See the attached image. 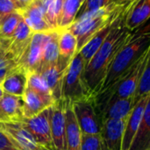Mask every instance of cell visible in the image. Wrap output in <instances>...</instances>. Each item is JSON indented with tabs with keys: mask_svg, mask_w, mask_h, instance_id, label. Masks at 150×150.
<instances>
[{
	"mask_svg": "<svg viewBox=\"0 0 150 150\" xmlns=\"http://www.w3.org/2000/svg\"><path fill=\"white\" fill-rule=\"evenodd\" d=\"M131 4L123 6L114 20L113 27L109 35L85 66L84 79L92 97L99 93L112 60L132 34L125 23L127 9Z\"/></svg>",
	"mask_w": 150,
	"mask_h": 150,
	"instance_id": "cell-1",
	"label": "cell"
},
{
	"mask_svg": "<svg viewBox=\"0 0 150 150\" xmlns=\"http://www.w3.org/2000/svg\"><path fill=\"white\" fill-rule=\"evenodd\" d=\"M149 47L150 27H145V28H142L141 27L132 32L112 60L98 94L113 86L137 63Z\"/></svg>",
	"mask_w": 150,
	"mask_h": 150,
	"instance_id": "cell-2",
	"label": "cell"
},
{
	"mask_svg": "<svg viewBox=\"0 0 150 150\" xmlns=\"http://www.w3.org/2000/svg\"><path fill=\"white\" fill-rule=\"evenodd\" d=\"M85 62L79 52H77L71 60L63 80L62 100L69 104L91 96L89 93L85 79L84 70Z\"/></svg>",
	"mask_w": 150,
	"mask_h": 150,
	"instance_id": "cell-3",
	"label": "cell"
},
{
	"mask_svg": "<svg viewBox=\"0 0 150 150\" xmlns=\"http://www.w3.org/2000/svg\"><path fill=\"white\" fill-rule=\"evenodd\" d=\"M94 100L100 125L106 120L127 119L135 105L133 98L123 99L104 94L96 95Z\"/></svg>",
	"mask_w": 150,
	"mask_h": 150,
	"instance_id": "cell-4",
	"label": "cell"
},
{
	"mask_svg": "<svg viewBox=\"0 0 150 150\" xmlns=\"http://www.w3.org/2000/svg\"><path fill=\"white\" fill-rule=\"evenodd\" d=\"M149 50V48L143 54V56L137 61V63L134 64L131 67V69L127 73H125L113 86H112L109 89L100 94L112 95L123 99L133 98L134 100V95L137 91L138 85L147 62Z\"/></svg>",
	"mask_w": 150,
	"mask_h": 150,
	"instance_id": "cell-5",
	"label": "cell"
},
{
	"mask_svg": "<svg viewBox=\"0 0 150 150\" xmlns=\"http://www.w3.org/2000/svg\"><path fill=\"white\" fill-rule=\"evenodd\" d=\"M71 105L82 134L100 133V121L97 113L94 97H85Z\"/></svg>",
	"mask_w": 150,
	"mask_h": 150,
	"instance_id": "cell-6",
	"label": "cell"
},
{
	"mask_svg": "<svg viewBox=\"0 0 150 150\" xmlns=\"http://www.w3.org/2000/svg\"><path fill=\"white\" fill-rule=\"evenodd\" d=\"M51 107L31 118H23L20 125L33 136L38 145L52 149L50 128Z\"/></svg>",
	"mask_w": 150,
	"mask_h": 150,
	"instance_id": "cell-7",
	"label": "cell"
},
{
	"mask_svg": "<svg viewBox=\"0 0 150 150\" xmlns=\"http://www.w3.org/2000/svg\"><path fill=\"white\" fill-rule=\"evenodd\" d=\"M34 32L22 19L10 40H0L2 50L18 65V61L28 48Z\"/></svg>",
	"mask_w": 150,
	"mask_h": 150,
	"instance_id": "cell-8",
	"label": "cell"
},
{
	"mask_svg": "<svg viewBox=\"0 0 150 150\" xmlns=\"http://www.w3.org/2000/svg\"><path fill=\"white\" fill-rule=\"evenodd\" d=\"M53 32L34 33L28 48L18 61V66L24 69L27 73L35 72L40 62L44 49L49 42Z\"/></svg>",
	"mask_w": 150,
	"mask_h": 150,
	"instance_id": "cell-9",
	"label": "cell"
},
{
	"mask_svg": "<svg viewBox=\"0 0 150 150\" xmlns=\"http://www.w3.org/2000/svg\"><path fill=\"white\" fill-rule=\"evenodd\" d=\"M65 102L61 100L51 107L50 128L52 150L66 149V118Z\"/></svg>",
	"mask_w": 150,
	"mask_h": 150,
	"instance_id": "cell-10",
	"label": "cell"
},
{
	"mask_svg": "<svg viewBox=\"0 0 150 150\" xmlns=\"http://www.w3.org/2000/svg\"><path fill=\"white\" fill-rule=\"evenodd\" d=\"M22 114L24 118L35 117L55 103L53 97L43 95L27 87L22 95Z\"/></svg>",
	"mask_w": 150,
	"mask_h": 150,
	"instance_id": "cell-11",
	"label": "cell"
},
{
	"mask_svg": "<svg viewBox=\"0 0 150 150\" xmlns=\"http://www.w3.org/2000/svg\"><path fill=\"white\" fill-rule=\"evenodd\" d=\"M126 120H106L100 125L103 150H121Z\"/></svg>",
	"mask_w": 150,
	"mask_h": 150,
	"instance_id": "cell-12",
	"label": "cell"
},
{
	"mask_svg": "<svg viewBox=\"0 0 150 150\" xmlns=\"http://www.w3.org/2000/svg\"><path fill=\"white\" fill-rule=\"evenodd\" d=\"M69 64V62L59 58L56 65L47 69L41 73L55 103L62 100L63 80Z\"/></svg>",
	"mask_w": 150,
	"mask_h": 150,
	"instance_id": "cell-13",
	"label": "cell"
},
{
	"mask_svg": "<svg viewBox=\"0 0 150 150\" xmlns=\"http://www.w3.org/2000/svg\"><path fill=\"white\" fill-rule=\"evenodd\" d=\"M150 95H148L142 99H140L135 105L134 106V109L132 110L128 118L127 119L124 133H123V140H122V149L121 150H129L131 148V145L135 138V135L138 132L149 97Z\"/></svg>",
	"mask_w": 150,
	"mask_h": 150,
	"instance_id": "cell-14",
	"label": "cell"
},
{
	"mask_svg": "<svg viewBox=\"0 0 150 150\" xmlns=\"http://www.w3.org/2000/svg\"><path fill=\"white\" fill-rule=\"evenodd\" d=\"M22 105V96L4 93L0 100V123H20L24 118Z\"/></svg>",
	"mask_w": 150,
	"mask_h": 150,
	"instance_id": "cell-15",
	"label": "cell"
},
{
	"mask_svg": "<svg viewBox=\"0 0 150 150\" xmlns=\"http://www.w3.org/2000/svg\"><path fill=\"white\" fill-rule=\"evenodd\" d=\"M150 19V0H134L126 15V27L131 32L140 28Z\"/></svg>",
	"mask_w": 150,
	"mask_h": 150,
	"instance_id": "cell-16",
	"label": "cell"
},
{
	"mask_svg": "<svg viewBox=\"0 0 150 150\" xmlns=\"http://www.w3.org/2000/svg\"><path fill=\"white\" fill-rule=\"evenodd\" d=\"M0 128H2L16 146L20 150H37L38 144L33 138V136L20 125L0 123Z\"/></svg>",
	"mask_w": 150,
	"mask_h": 150,
	"instance_id": "cell-17",
	"label": "cell"
},
{
	"mask_svg": "<svg viewBox=\"0 0 150 150\" xmlns=\"http://www.w3.org/2000/svg\"><path fill=\"white\" fill-rule=\"evenodd\" d=\"M66 149L81 150L82 132L76 118L71 104L66 103Z\"/></svg>",
	"mask_w": 150,
	"mask_h": 150,
	"instance_id": "cell-18",
	"label": "cell"
},
{
	"mask_svg": "<svg viewBox=\"0 0 150 150\" xmlns=\"http://www.w3.org/2000/svg\"><path fill=\"white\" fill-rule=\"evenodd\" d=\"M20 13L25 22L34 33H47L54 31L47 23L44 13L34 3L32 2L22 11H20Z\"/></svg>",
	"mask_w": 150,
	"mask_h": 150,
	"instance_id": "cell-19",
	"label": "cell"
},
{
	"mask_svg": "<svg viewBox=\"0 0 150 150\" xmlns=\"http://www.w3.org/2000/svg\"><path fill=\"white\" fill-rule=\"evenodd\" d=\"M27 84V72L17 66L1 82V87L4 93L12 95L22 96Z\"/></svg>",
	"mask_w": 150,
	"mask_h": 150,
	"instance_id": "cell-20",
	"label": "cell"
},
{
	"mask_svg": "<svg viewBox=\"0 0 150 150\" xmlns=\"http://www.w3.org/2000/svg\"><path fill=\"white\" fill-rule=\"evenodd\" d=\"M59 36L60 30L53 32L49 42L47 43L40 62L35 71L38 73H42L47 69L56 65L59 59Z\"/></svg>",
	"mask_w": 150,
	"mask_h": 150,
	"instance_id": "cell-21",
	"label": "cell"
},
{
	"mask_svg": "<svg viewBox=\"0 0 150 150\" xmlns=\"http://www.w3.org/2000/svg\"><path fill=\"white\" fill-rule=\"evenodd\" d=\"M129 150H150V95L138 132Z\"/></svg>",
	"mask_w": 150,
	"mask_h": 150,
	"instance_id": "cell-22",
	"label": "cell"
},
{
	"mask_svg": "<svg viewBox=\"0 0 150 150\" xmlns=\"http://www.w3.org/2000/svg\"><path fill=\"white\" fill-rule=\"evenodd\" d=\"M123 8V7H122ZM121 11V10H120ZM117 18V17H116ZM115 18V19H116ZM115 20V19H114ZM114 20L111 22L110 24L106 25L105 27H103L101 30H99L79 51L81 56L83 57L85 65H87L88 63L91 61V59L93 57V56L96 54V52L99 50L101 45L104 43L107 36L109 35L110 32L112 31L113 25H114Z\"/></svg>",
	"mask_w": 150,
	"mask_h": 150,
	"instance_id": "cell-23",
	"label": "cell"
},
{
	"mask_svg": "<svg viewBox=\"0 0 150 150\" xmlns=\"http://www.w3.org/2000/svg\"><path fill=\"white\" fill-rule=\"evenodd\" d=\"M76 53L77 40L76 36L68 29L60 30L59 58L70 63Z\"/></svg>",
	"mask_w": 150,
	"mask_h": 150,
	"instance_id": "cell-24",
	"label": "cell"
},
{
	"mask_svg": "<svg viewBox=\"0 0 150 150\" xmlns=\"http://www.w3.org/2000/svg\"><path fill=\"white\" fill-rule=\"evenodd\" d=\"M82 0H65L59 24V30L67 29L75 21L82 5Z\"/></svg>",
	"mask_w": 150,
	"mask_h": 150,
	"instance_id": "cell-25",
	"label": "cell"
},
{
	"mask_svg": "<svg viewBox=\"0 0 150 150\" xmlns=\"http://www.w3.org/2000/svg\"><path fill=\"white\" fill-rule=\"evenodd\" d=\"M23 17L20 12H13L0 17V40H10Z\"/></svg>",
	"mask_w": 150,
	"mask_h": 150,
	"instance_id": "cell-26",
	"label": "cell"
},
{
	"mask_svg": "<svg viewBox=\"0 0 150 150\" xmlns=\"http://www.w3.org/2000/svg\"><path fill=\"white\" fill-rule=\"evenodd\" d=\"M148 95H150V47L147 62L142 75L141 77L137 91L134 95V103H136L140 99Z\"/></svg>",
	"mask_w": 150,
	"mask_h": 150,
	"instance_id": "cell-27",
	"label": "cell"
},
{
	"mask_svg": "<svg viewBox=\"0 0 150 150\" xmlns=\"http://www.w3.org/2000/svg\"><path fill=\"white\" fill-rule=\"evenodd\" d=\"M26 87L33 89L34 91H36L43 95L53 97L44 78L42 77V75L40 73H38L36 72H28Z\"/></svg>",
	"mask_w": 150,
	"mask_h": 150,
	"instance_id": "cell-28",
	"label": "cell"
},
{
	"mask_svg": "<svg viewBox=\"0 0 150 150\" xmlns=\"http://www.w3.org/2000/svg\"><path fill=\"white\" fill-rule=\"evenodd\" d=\"M81 150H103V143L100 133L82 134Z\"/></svg>",
	"mask_w": 150,
	"mask_h": 150,
	"instance_id": "cell-29",
	"label": "cell"
},
{
	"mask_svg": "<svg viewBox=\"0 0 150 150\" xmlns=\"http://www.w3.org/2000/svg\"><path fill=\"white\" fill-rule=\"evenodd\" d=\"M112 1L113 0H84L80 7L76 17H79L89 11H93L104 8L109 5Z\"/></svg>",
	"mask_w": 150,
	"mask_h": 150,
	"instance_id": "cell-30",
	"label": "cell"
},
{
	"mask_svg": "<svg viewBox=\"0 0 150 150\" xmlns=\"http://www.w3.org/2000/svg\"><path fill=\"white\" fill-rule=\"evenodd\" d=\"M18 65L14 62V60L9 57L4 50L0 52V80H3L11 72L13 71Z\"/></svg>",
	"mask_w": 150,
	"mask_h": 150,
	"instance_id": "cell-31",
	"label": "cell"
},
{
	"mask_svg": "<svg viewBox=\"0 0 150 150\" xmlns=\"http://www.w3.org/2000/svg\"><path fill=\"white\" fill-rule=\"evenodd\" d=\"M25 7L18 0H0V17L4 15L20 12Z\"/></svg>",
	"mask_w": 150,
	"mask_h": 150,
	"instance_id": "cell-32",
	"label": "cell"
},
{
	"mask_svg": "<svg viewBox=\"0 0 150 150\" xmlns=\"http://www.w3.org/2000/svg\"><path fill=\"white\" fill-rule=\"evenodd\" d=\"M0 150H20L2 128H0Z\"/></svg>",
	"mask_w": 150,
	"mask_h": 150,
	"instance_id": "cell-33",
	"label": "cell"
},
{
	"mask_svg": "<svg viewBox=\"0 0 150 150\" xmlns=\"http://www.w3.org/2000/svg\"><path fill=\"white\" fill-rule=\"evenodd\" d=\"M65 0H55L54 2V20L57 26V28L59 30V24H60V19H61V14H62V6L64 4Z\"/></svg>",
	"mask_w": 150,
	"mask_h": 150,
	"instance_id": "cell-34",
	"label": "cell"
},
{
	"mask_svg": "<svg viewBox=\"0 0 150 150\" xmlns=\"http://www.w3.org/2000/svg\"><path fill=\"white\" fill-rule=\"evenodd\" d=\"M117 5L119 6H124V5H127L128 4H131L132 2H134V0H113Z\"/></svg>",
	"mask_w": 150,
	"mask_h": 150,
	"instance_id": "cell-35",
	"label": "cell"
},
{
	"mask_svg": "<svg viewBox=\"0 0 150 150\" xmlns=\"http://www.w3.org/2000/svg\"><path fill=\"white\" fill-rule=\"evenodd\" d=\"M18 2H19V3L24 6V7H25H25H26V6H28V5H29V4H30L33 0H18Z\"/></svg>",
	"mask_w": 150,
	"mask_h": 150,
	"instance_id": "cell-36",
	"label": "cell"
},
{
	"mask_svg": "<svg viewBox=\"0 0 150 150\" xmlns=\"http://www.w3.org/2000/svg\"><path fill=\"white\" fill-rule=\"evenodd\" d=\"M37 150H52V149H47V148H46V147H44V146H40V145H39Z\"/></svg>",
	"mask_w": 150,
	"mask_h": 150,
	"instance_id": "cell-37",
	"label": "cell"
},
{
	"mask_svg": "<svg viewBox=\"0 0 150 150\" xmlns=\"http://www.w3.org/2000/svg\"><path fill=\"white\" fill-rule=\"evenodd\" d=\"M4 94V90H3V88H2V87H1V84H0V100H1V98L3 97Z\"/></svg>",
	"mask_w": 150,
	"mask_h": 150,
	"instance_id": "cell-38",
	"label": "cell"
},
{
	"mask_svg": "<svg viewBox=\"0 0 150 150\" xmlns=\"http://www.w3.org/2000/svg\"><path fill=\"white\" fill-rule=\"evenodd\" d=\"M2 50H2V48H1V45H0V52H1Z\"/></svg>",
	"mask_w": 150,
	"mask_h": 150,
	"instance_id": "cell-39",
	"label": "cell"
},
{
	"mask_svg": "<svg viewBox=\"0 0 150 150\" xmlns=\"http://www.w3.org/2000/svg\"><path fill=\"white\" fill-rule=\"evenodd\" d=\"M83 1H84V0H82V2H83Z\"/></svg>",
	"mask_w": 150,
	"mask_h": 150,
	"instance_id": "cell-40",
	"label": "cell"
},
{
	"mask_svg": "<svg viewBox=\"0 0 150 150\" xmlns=\"http://www.w3.org/2000/svg\"><path fill=\"white\" fill-rule=\"evenodd\" d=\"M1 82H2V81H1V80H0V84H1Z\"/></svg>",
	"mask_w": 150,
	"mask_h": 150,
	"instance_id": "cell-41",
	"label": "cell"
}]
</instances>
